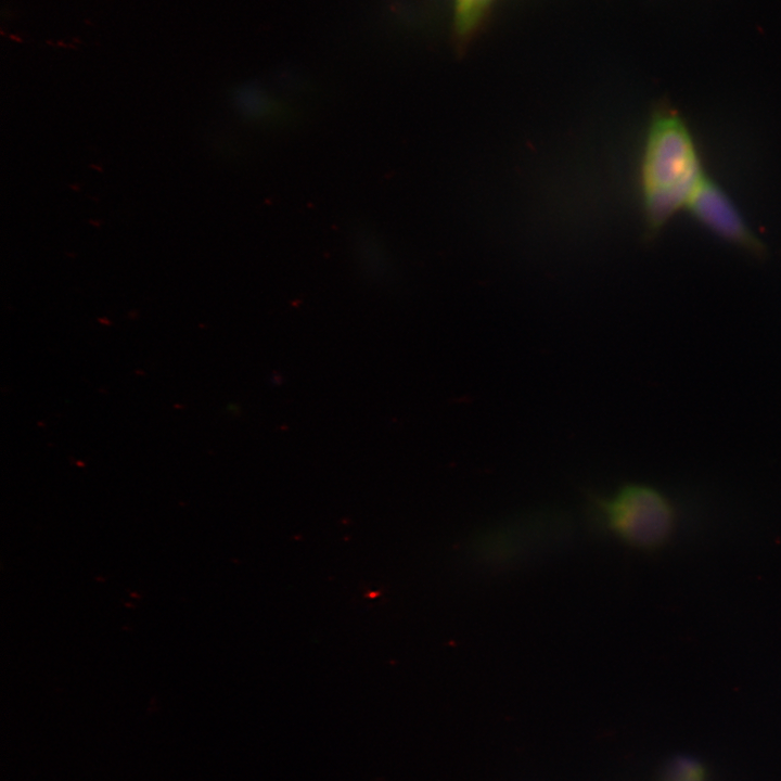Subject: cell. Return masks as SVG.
Listing matches in <instances>:
<instances>
[{
  "instance_id": "7a4b0ae2",
  "label": "cell",
  "mask_w": 781,
  "mask_h": 781,
  "mask_svg": "<svg viewBox=\"0 0 781 781\" xmlns=\"http://www.w3.org/2000/svg\"><path fill=\"white\" fill-rule=\"evenodd\" d=\"M598 504L607 529L628 547L653 551L663 547L673 534L674 508L652 486L626 484Z\"/></svg>"
},
{
  "instance_id": "6da1fadb",
  "label": "cell",
  "mask_w": 781,
  "mask_h": 781,
  "mask_svg": "<svg viewBox=\"0 0 781 781\" xmlns=\"http://www.w3.org/2000/svg\"><path fill=\"white\" fill-rule=\"evenodd\" d=\"M705 177L682 117L666 104L656 105L648 120L639 166L645 236L657 235L686 208Z\"/></svg>"
},
{
  "instance_id": "3957f363",
  "label": "cell",
  "mask_w": 781,
  "mask_h": 781,
  "mask_svg": "<svg viewBox=\"0 0 781 781\" xmlns=\"http://www.w3.org/2000/svg\"><path fill=\"white\" fill-rule=\"evenodd\" d=\"M687 208L714 234L746 252L763 254L761 242L747 227L729 196L712 179H703Z\"/></svg>"
},
{
  "instance_id": "277c9868",
  "label": "cell",
  "mask_w": 781,
  "mask_h": 781,
  "mask_svg": "<svg viewBox=\"0 0 781 781\" xmlns=\"http://www.w3.org/2000/svg\"><path fill=\"white\" fill-rule=\"evenodd\" d=\"M495 0H454L452 38L459 53L465 52L471 41L486 25Z\"/></svg>"
}]
</instances>
